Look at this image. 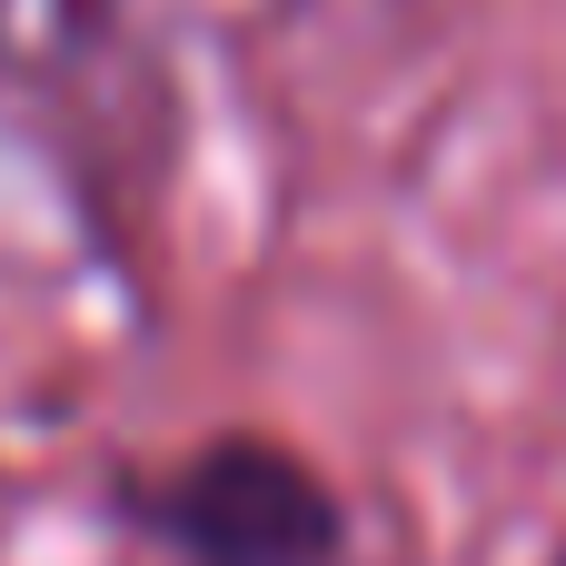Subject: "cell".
<instances>
[{"label": "cell", "mask_w": 566, "mask_h": 566, "mask_svg": "<svg viewBox=\"0 0 566 566\" xmlns=\"http://www.w3.org/2000/svg\"><path fill=\"white\" fill-rule=\"evenodd\" d=\"M109 527L169 566H348L358 547L338 478L269 428H219L159 468H119Z\"/></svg>", "instance_id": "obj_1"}, {"label": "cell", "mask_w": 566, "mask_h": 566, "mask_svg": "<svg viewBox=\"0 0 566 566\" xmlns=\"http://www.w3.org/2000/svg\"><path fill=\"white\" fill-rule=\"evenodd\" d=\"M547 566H566V537H557V557H547Z\"/></svg>", "instance_id": "obj_2"}]
</instances>
